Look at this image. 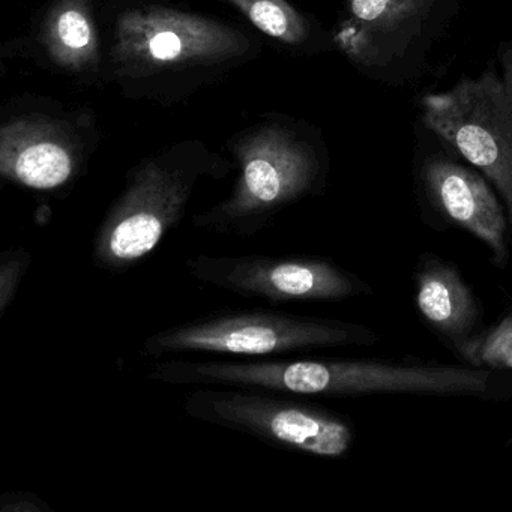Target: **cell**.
<instances>
[{
  "label": "cell",
  "instance_id": "6da1fadb",
  "mask_svg": "<svg viewBox=\"0 0 512 512\" xmlns=\"http://www.w3.org/2000/svg\"><path fill=\"white\" fill-rule=\"evenodd\" d=\"M500 71L424 98L425 125L496 185L512 224V44Z\"/></svg>",
  "mask_w": 512,
  "mask_h": 512
},
{
  "label": "cell",
  "instance_id": "7a4b0ae2",
  "mask_svg": "<svg viewBox=\"0 0 512 512\" xmlns=\"http://www.w3.org/2000/svg\"><path fill=\"white\" fill-rule=\"evenodd\" d=\"M182 407L196 421L317 457H343L353 443L352 428L340 416L278 392L205 385L185 395Z\"/></svg>",
  "mask_w": 512,
  "mask_h": 512
},
{
  "label": "cell",
  "instance_id": "3957f363",
  "mask_svg": "<svg viewBox=\"0 0 512 512\" xmlns=\"http://www.w3.org/2000/svg\"><path fill=\"white\" fill-rule=\"evenodd\" d=\"M364 335L337 320L295 316L280 311H230L155 332L143 341L151 358L212 353L275 356L296 350L346 346Z\"/></svg>",
  "mask_w": 512,
  "mask_h": 512
},
{
  "label": "cell",
  "instance_id": "277c9868",
  "mask_svg": "<svg viewBox=\"0 0 512 512\" xmlns=\"http://www.w3.org/2000/svg\"><path fill=\"white\" fill-rule=\"evenodd\" d=\"M185 268L200 283L271 304L340 301L356 293L355 281L346 271L316 257L199 254L188 259Z\"/></svg>",
  "mask_w": 512,
  "mask_h": 512
},
{
  "label": "cell",
  "instance_id": "5b68a950",
  "mask_svg": "<svg viewBox=\"0 0 512 512\" xmlns=\"http://www.w3.org/2000/svg\"><path fill=\"white\" fill-rule=\"evenodd\" d=\"M422 178L443 214L488 245L502 265L506 259V220L487 182L478 173L442 157L425 163Z\"/></svg>",
  "mask_w": 512,
  "mask_h": 512
},
{
  "label": "cell",
  "instance_id": "8992f818",
  "mask_svg": "<svg viewBox=\"0 0 512 512\" xmlns=\"http://www.w3.org/2000/svg\"><path fill=\"white\" fill-rule=\"evenodd\" d=\"M416 304L422 316L449 337H463L475 323V299L460 275L448 266L434 265L422 271Z\"/></svg>",
  "mask_w": 512,
  "mask_h": 512
},
{
  "label": "cell",
  "instance_id": "52a82bcc",
  "mask_svg": "<svg viewBox=\"0 0 512 512\" xmlns=\"http://www.w3.org/2000/svg\"><path fill=\"white\" fill-rule=\"evenodd\" d=\"M11 175L34 190H55L73 175V161L61 146L38 143L20 152L11 166Z\"/></svg>",
  "mask_w": 512,
  "mask_h": 512
},
{
  "label": "cell",
  "instance_id": "ba28073f",
  "mask_svg": "<svg viewBox=\"0 0 512 512\" xmlns=\"http://www.w3.org/2000/svg\"><path fill=\"white\" fill-rule=\"evenodd\" d=\"M430 0H350L356 20L376 34H395L427 14Z\"/></svg>",
  "mask_w": 512,
  "mask_h": 512
},
{
  "label": "cell",
  "instance_id": "9c48e42d",
  "mask_svg": "<svg viewBox=\"0 0 512 512\" xmlns=\"http://www.w3.org/2000/svg\"><path fill=\"white\" fill-rule=\"evenodd\" d=\"M251 22L274 38L296 43L304 35L301 20L283 0H238Z\"/></svg>",
  "mask_w": 512,
  "mask_h": 512
},
{
  "label": "cell",
  "instance_id": "30bf717a",
  "mask_svg": "<svg viewBox=\"0 0 512 512\" xmlns=\"http://www.w3.org/2000/svg\"><path fill=\"white\" fill-rule=\"evenodd\" d=\"M461 352L472 364L512 370V314L484 337L464 344Z\"/></svg>",
  "mask_w": 512,
  "mask_h": 512
},
{
  "label": "cell",
  "instance_id": "8fae6325",
  "mask_svg": "<svg viewBox=\"0 0 512 512\" xmlns=\"http://www.w3.org/2000/svg\"><path fill=\"white\" fill-rule=\"evenodd\" d=\"M31 263V253L23 248H11L0 256V317L13 304Z\"/></svg>",
  "mask_w": 512,
  "mask_h": 512
},
{
  "label": "cell",
  "instance_id": "7c38bea8",
  "mask_svg": "<svg viewBox=\"0 0 512 512\" xmlns=\"http://www.w3.org/2000/svg\"><path fill=\"white\" fill-rule=\"evenodd\" d=\"M58 31L62 43L70 49H83L91 40V28H89L88 22L82 14L76 13V11H67L59 19Z\"/></svg>",
  "mask_w": 512,
  "mask_h": 512
},
{
  "label": "cell",
  "instance_id": "4fadbf2b",
  "mask_svg": "<svg viewBox=\"0 0 512 512\" xmlns=\"http://www.w3.org/2000/svg\"><path fill=\"white\" fill-rule=\"evenodd\" d=\"M2 512H47L50 506L35 494L28 491H11L2 496Z\"/></svg>",
  "mask_w": 512,
  "mask_h": 512
},
{
  "label": "cell",
  "instance_id": "5bb4252c",
  "mask_svg": "<svg viewBox=\"0 0 512 512\" xmlns=\"http://www.w3.org/2000/svg\"><path fill=\"white\" fill-rule=\"evenodd\" d=\"M149 52L160 61H172L181 55V38L173 32H161L149 41Z\"/></svg>",
  "mask_w": 512,
  "mask_h": 512
}]
</instances>
